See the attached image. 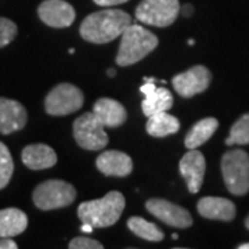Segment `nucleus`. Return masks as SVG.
<instances>
[{
    "label": "nucleus",
    "mask_w": 249,
    "mask_h": 249,
    "mask_svg": "<svg viewBox=\"0 0 249 249\" xmlns=\"http://www.w3.org/2000/svg\"><path fill=\"white\" fill-rule=\"evenodd\" d=\"M132 24V17L124 10L107 9L96 11L82 21L80 36L90 43L104 45L124 34Z\"/></svg>",
    "instance_id": "1"
},
{
    "label": "nucleus",
    "mask_w": 249,
    "mask_h": 249,
    "mask_svg": "<svg viewBox=\"0 0 249 249\" xmlns=\"http://www.w3.org/2000/svg\"><path fill=\"white\" fill-rule=\"evenodd\" d=\"M124 209V196L119 191L108 194L79 205L78 216L80 222L88 223L93 229H106L115 224Z\"/></svg>",
    "instance_id": "2"
},
{
    "label": "nucleus",
    "mask_w": 249,
    "mask_h": 249,
    "mask_svg": "<svg viewBox=\"0 0 249 249\" xmlns=\"http://www.w3.org/2000/svg\"><path fill=\"white\" fill-rule=\"evenodd\" d=\"M121 36V46L116 54L119 67H129L142 61L160 43L157 36L139 24H130Z\"/></svg>",
    "instance_id": "3"
},
{
    "label": "nucleus",
    "mask_w": 249,
    "mask_h": 249,
    "mask_svg": "<svg viewBox=\"0 0 249 249\" xmlns=\"http://www.w3.org/2000/svg\"><path fill=\"white\" fill-rule=\"evenodd\" d=\"M224 184L232 196H245L249 191V155L242 150H231L222 158Z\"/></svg>",
    "instance_id": "4"
},
{
    "label": "nucleus",
    "mask_w": 249,
    "mask_h": 249,
    "mask_svg": "<svg viewBox=\"0 0 249 249\" xmlns=\"http://www.w3.org/2000/svg\"><path fill=\"white\" fill-rule=\"evenodd\" d=\"M34 204L40 211L65 208L75 201V187L64 180H46L34 190Z\"/></svg>",
    "instance_id": "5"
},
{
    "label": "nucleus",
    "mask_w": 249,
    "mask_h": 249,
    "mask_svg": "<svg viewBox=\"0 0 249 249\" xmlns=\"http://www.w3.org/2000/svg\"><path fill=\"white\" fill-rule=\"evenodd\" d=\"M178 13V0H142L136 9V17L145 25L165 28L176 21Z\"/></svg>",
    "instance_id": "6"
},
{
    "label": "nucleus",
    "mask_w": 249,
    "mask_h": 249,
    "mask_svg": "<svg viewBox=\"0 0 249 249\" xmlns=\"http://www.w3.org/2000/svg\"><path fill=\"white\" fill-rule=\"evenodd\" d=\"M73 137L78 145L88 151H100L108 144V134L104 124L93 112H86L73 122Z\"/></svg>",
    "instance_id": "7"
},
{
    "label": "nucleus",
    "mask_w": 249,
    "mask_h": 249,
    "mask_svg": "<svg viewBox=\"0 0 249 249\" xmlns=\"http://www.w3.org/2000/svg\"><path fill=\"white\" fill-rule=\"evenodd\" d=\"M85 103L82 90L71 83H60L45 100L46 112L53 116H64L79 111Z\"/></svg>",
    "instance_id": "8"
},
{
    "label": "nucleus",
    "mask_w": 249,
    "mask_h": 249,
    "mask_svg": "<svg viewBox=\"0 0 249 249\" xmlns=\"http://www.w3.org/2000/svg\"><path fill=\"white\" fill-rule=\"evenodd\" d=\"M212 80L211 71L204 65L191 67L186 72H181L172 79V85L178 91V96L184 98H191L204 93L209 88Z\"/></svg>",
    "instance_id": "9"
},
{
    "label": "nucleus",
    "mask_w": 249,
    "mask_h": 249,
    "mask_svg": "<svg viewBox=\"0 0 249 249\" xmlns=\"http://www.w3.org/2000/svg\"><path fill=\"white\" fill-rule=\"evenodd\" d=\"M145 208L158 220L175 229H188L193 224V217L187 209L166 199H160V198L148 199Z\"/></svg>",
    "instance_id": "10"
},
{
    "label": "nucleus",
    "mask_w": 249,
    "mask_h": 249,
    "mask_svg": "<svg viewBox=\"0 0 249 249\" xmlns=\"http://www.w3.org/2000/svg\"><path fill=\"white\" fill-rule=\"evenodd\" d=\"M39 18L52 28H67L73 24L76 13L65 0H45L37 9Z\"/></svg>",
    "instance_id": "11"
},
{
    "label": "nucleus",
    "mask_w": 249,
    "mask_h": 249,
    "mask_svg": "<svg viewBox=\"0 0 249 249\" xmlns=\"http://www.w3.org/2000/svg\"><path fill=\"white\" fill-rule=\"evenodd\" d=\"M178 169L181 176L186 180L188 191L191 194H196L204 183L205 170H206V160L204 154L198 151L196 148L190 150L180 160Z\"/></svg>",
    "instance_id": "12"
},
{
    "label": "nucleus",
    "mask_w": 249,
    "mask_h": 249,
    "mask_svg": "<svg viewBox=\"0 0 249 249\" xmlns=\"http://www.w3.org/2000/svg\"><path fill=\"white\" fill-rule=\"evenodd\" d=\"M28 122L25 107L11 98L0 97V133L11 134L22 130Z\"/></svg>",
    "instance_id": "13"
},
{
    "label": "nucleus",
    "mask_w": 249,
    "mask_h": 249,
    "mask_svg": "<svg viewBox=\"0 0 249 249\" xmlns=\"http://www.w3.org/2000/svg\"><path fill=\"white\" fill-rule=\"evenodd\" d=\"M140 91L145 97L142 103V109L147 118L173 107L172 93L166 88H158L155 82H144Z\"/></svg>",
    "instance_id": "14"
},
{
    "label": "nucleus",
    "mask_w": 249,
    "mask_h": 249,
    "mask_svg": "<svg viewBox=\"0 0 249 249\" xmlns=\"http://www.w3.org/2000/svg\"><path fill=\"white\" fill-rule=\"evenodd\" d=\"M96 166L106 176L124 178L132 173L133 160L124 152L109 150V151H104L98 155Z\"/></svg>",
    "instance_id": "15"
},
{
    "label": "nucleus",
    "mask_w": 249,
    "mask_h": 249,
    "mask_svg": "<svg viewBox=\"0 0 249 249\" xmlns=\"http://www.w3.org/2000/svg\"><path fill=\"white\" fill-rule=\"evenodd\" d=\"M198 213L205 219L231 222L237 214L234 202L222 196H204L196 204Z\"/></svg>",
    "instance_id": "16"
},
{
    "label": "nucleus",
    "mask_w": 249,
    "mask_h": 249,
    "mask_svg": "<svg viewBox=\"0 0 249 249\" xmlns=\"http://www.w3.org/2000/svg\"><path fill=\"white\" fill-rule=\"evenodd\" d=\"M93 114L104 127H118L124 124L127 112L126 108L112 98H98L93 107Z\"/></svg>",
    "instance_id": "17"
},
{
    "label": "nucleus",
    "mask_w": 249,
    "mask_h": 249,
    "mask_svg": "<svg viewBox=\"0 0 249 249\" xmlns=\"http://www.w3.org/2000/svg\"><path fill=\"white\" fill-rule=\"evenodd\" d=\"M21 160L24 162V165L28 166L29 169H49V168H53L54 165L57 163V154L47 144L39 142V144L27 145L22 150Z\"/></svg>",
    "instance_id": "18"
},
{
    "label": "nucleus",
    "mask_w": 249,
    "mask_h": 249,
    "mask_svg": "<svg viewBox=\"0 0 249 249\" xmlns=\"http://www.w3.org/2000/svg\"><path fill=\"white\" fill-rule=\"evenodd\" d=\"M28 216L18 208L0 209V238H13L27 230Z\"/></svg>",
    "instance_id": "19"
},
{
    "label": "nucleus",
    "mask_w": 249,
    "mask_h": 249,
    "mask_svg": "<svg viewBox=\"0 0 249 249\" xmlns=\"http://www.w3.org/2000/svg\"><path fill=\"white\" fill-rule=\"evenodd\" d=\"M217 127H219V121L216 118H205V119L198 121L187 133L184 139L186 147L188 150L198 148L199 145L205 144L213 136Z\"/></svg>",
    "instance_id": "20"
},
{
    "label": "nucleus",
    "mask_w": 249,
    "mask_h": 249,
    "mask_svg": "<svg viewBox=\"0 0 249 249\" xmlns=\"http://www.w3.org/2000/svg\"><path fill=\"white\" fill-rule=\"evenodd\" d=\"M145 129H147V133L152 137H166L169 134L178 133L180 129V122L176 116L170 115L166 111H163V112L148 116Z\"/></svg>",
    "instance_id": "21"
},
{
    "label": "nucleus",
    "mask_w": 249,
    "mask_h": 249,
    "mask_svg": "<svg viewBox=\"0 0 249 249\" xmlns=\"http://www.w3.org/2000/svg\"><path fill=\"white\" fill-rule=\"evenodd\" d=\"M127 227L132 232H134L137 237L142 240L151 241V242H160L163 240V231L160 230L157 224L151 222H147L145 219L133 216L127 220Z\"/></svg>",
    "instance_id": "22"
},
{
    "label": "nucleus",
    "mask_w": 249,
    "mask_h": 249,
    "mask_svg": "<svg viewBox=\"0 0 249 249\" xmlns=\"http://www.w3.org/2000/svg\"><path fill=\"white\" fill-rule=\"evenodd\" d=\"M227 145L232 144H241V145H247L249 144V114L242 115L232 124L230 136L226 140Z\"/></svg>",
    "instance_id": "23"
},
{
    "label": "nucleus",
    "mask_w": 249,
    "mask_h": 249,
    "mask_svg": "<svg viewBox=\"0 0 249 249\" xmlns=\"http://www.w3.org/2000/svg\"><path fill=\"white\" fill-rule=\"evenodd\" d=\"M14 172V162L6 144L0 142V190L9 184Z\"/></svg>",
    "instance_id": "24"
},
{
    "label": "nucleus",
    "mask_w": 249,
    "mask_h": 249,
    "mask_svg": "<svg viewBox=\"0 0 249 249\" xmlns=\"http://www.w3.org/2000/svg\"><path fill=\"white\" fill-rule=\"evenodd\" d=\"M17 25L9 18L0 17V47L10 45L17 36Z\"/></svg>",
    "instance_id": "25"
},
{
    "label": "nucleus",
    "mask_w": 249,
    "mask_h": 249,
    "mask_svg": "<svg viewBox=\"0 0 249 249\" xmlns=\"http://www.w3.org/2000/svg\"><path fill=\"white\" fill-rule=\"evenodd\" d=\"M70 249H103V244L89 237H76L70 242Z\"/></svg>",
    "instance_id": "26"
},
{
    "label": "nucleus",
    "mask_w": 249,
    "mask_h": 249,
    "mask_svg": "<svg viewBox=\"0 0 249 249\" xmlns=\"http://www.w3.org/2000/svg\"><path fill=\"white\" fill-rule=\"evenodd\" d=\"M97 6H101V7H112V6H118V4H122V3H126L129 0H93Z\"/></svg>",
    "instance_id": "27"
},
{
    "label": "nucleus",
    "mask_w": 249,
    "mask_h": 249,
    "mask_svg": "<svg viewBox=\"0 0 249 249\" xmlns=\"http://www.w3.org/2000/svg\"><path fill=\"white\" fill-rule=\"evenodd\" d=\"M18 245L11 238H0V249H17Z\"/></svg>",
    "instance_id": "28"
},
{
    "label": "nucleus",
    "mask_w": 249,
    "mask_h": 249,
    "mask_svg": "<svg viewBox=\"0 0 249 249\" xmlns=\"http://www.w3.org/2000/svg\"><path fill=\"white\" fill-rule=\"evenodd\" d=\"M180 11L183 13V16H184V17L188 18L194 14V7H193L191 4H184V6H183V9L180 7Z\"/></svg>",
    "instance_id": "29"
},
{
    "label": "nucleus",
    "mask_w": 249,
    "mask_h": 249,
    "mask_svg": "<svg viewBox=\"0 0 249 249\" xmlns=\"http://www.w3.org/2000/svg\"><path fill=\"white\" fill-rule=\"evenodd\" d=\"M80 230L83 232H91L94 229L90 226V224H88V223H82V227H80Z\"/></svg>",
    "instance_id": "30"
},
{
    "label": "nucleus",
    "mask_w": 249,
    "mask_h": 249,
    "mask_svg": "<svg viewBox=\"0 0 249 249\" xmlns=\"http://www.w3.org/2000/svg\"><path fill=\"white\" fill-rule=\"evenodd\" d=\"M107 73H108V76H109V78H114V76L116 75V71H115V70H108Z\"/></svg>",
    "instance_id": "31"
},
{
    "label": "nucleus",
    "mask_w": 249,
    "mask_h": 249,
    "mask_svg": "<svg viewBox=\"0 0 249 249\" xmlns=\"http://www.w3.org/2000/svg\"><path fill=\"white\" fill-rule=\"evenodd\" d=\"M238 249H249V242H247V244H241L240 247H238Z\"/></svg>",
    "instance_id": "32"
},
{
    "label": "nucleus",
    "mask_w": 249,
    "mask_h": 249,
    "mask_svg": "<svg viewBox=\"0 0 249 249\" xmlns=\"http://www.w3.org/2000/svg\"><path fill=\"white\" fill-rule=\"evenodd\" d=\"M245 226H247V229L249 230V216L247 217V220H245Z\"/></svg>",
    "instance_id": "33"
},
{
    "label": "nucleus",
    "mask_w": 249,
    "mask_h": 249,
    "mask_svg": "<svg viewBox=\"0 0 249 249\" xmlns=\"http://www.w3.org/2000/svg\"><path fill=\"white\" fill-rule=\"evenodd\" d=\"M194 43H196V40H193V39H190V40H188V45L190 46H193Z\"/></svg>",
    "instance_id": "34"
},
{
    "label": "nucleus",
    "mask_w": 249,
    "mask_h": 249,
    "mask_svg": "<svg viewBox=\"0 0 249 249\" xmlns=\"http://www.w3.org/2000/svg\"><path fill=\"white\" fill-rule=\"evenodd\" d=\"M172 238H173V240H178V234H173V235H172Z\"/></svg>",
    "instance_id": "35"
},
{
    "label": "nucleus",
    "mask_w": 249,
    "mask_h": 249,
    "mask_svg": "<svg viewBox=\"0 0 249 249\" xmlns=\"http://www.w3.org/2000/svg\"><path fill=\"white\" fill-rule=\"evenodd\" d=\"M68 53L73 54V53H75V49H70V50H68Z\"/></svg>",
    "instance_id": "36"
}]
</instances>
